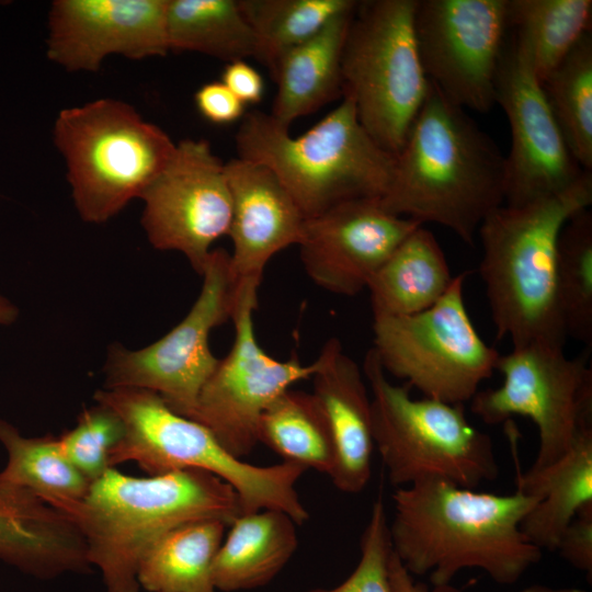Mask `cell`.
<instances>
[{"label": "cell", "instance_id": "29", "mask_svg": "<svg viewBox=\"0 0 592 592\" xmlns=\"http://www.w3.org/2000/svg\"><path fill=\"white\" fill-rule=\"evenodd\" d=\"M258 442L291 462L330 475L334 444L325 412L312 392L287 389L263 411Z\"/></svg>", "mask_w": 592, "mask_h": 592}, {"label": "cell", "instance_id": "8", "mask_svg": "<svg viewBox=\"0 0 592 592\" xmlns=\"http://www.w3.org/2000/svg\"><path fill=\"white\" fill-rule=\"evenodd\" d=\"M81 218L104 223L140 197L175 146L128 104L101 99L62 110L54 127Z\"/></svg>", "mask_w": 592, "mask_h": 592}, {"label": "cell", "instance_id": "2", "mask_svg": "<svg viewBox=\"0 0 592 592\" xmlns=\"http://www.w3.org/2000/svg\"><path fill=\"white\" fill-rule=\"evenodd\" d=\"M504 181L505 156L494 140L430 83L379 202L394 215L441 225L474 246L483 219L504 204Z\"/></svg>", "mask_w": 592, "mask_h": 592}, {"label": "cell", "instance_id": "27", "mask_svg": "<svg viewBox=\"0 0 592 592\" xmlns=\"http://www.w3.org/2000/svg\"><path fill=\"white\" fill-rule=\"evenodd\" d=\"M170 50L206 54L227 62L258 58V42L238 0H168Z\"/></svg>", "mask_w": 592, "mask_h": 592}, {"label": "cell", "instance_id": "7", "mask_svg": "<svg viewBox=\"0 0 592 592\" xmlns=\"http://www.w3.org/2000/svg\"><path fill=\"white\" fill-rule=\"evenodd\" d=\"M362 369L372 394L374 447L391 485L437 478L475 489L498 477L492 440L468 421L464 405L412 398L409 385L389 382L373 348Z\"/></svg>", "mask_w": 592, "mask_h": 592}, {"label": "cell", "instance_id": "3", "mask_svg": "<svg viewBox=\"0 0 592 592\" xmlns=\"http://www.w3.org/2000/svg\"><path fill=\"white\" fill-rule=\"evenodd\" d=\"M79 528L91 567L105 592H139L138 565L171 530L197 520L230 525L241 514L238 494L217 476L198 469L133 477L110 468L86 497L57 508Z\"/></svg>", "mask_w": 592, "mask_h": 592}, {"label": "cell", "instance_id": "1", "mask_svg": "<svg viewBox=\"0 0 592 592\" xmlns=\"http://www.w3.org/2000/svg\"><path fill=\"white\" fill-rule=\"evenodd\" d=\"M389 523L394 554L411 576L449 584L465 569H480L513 584L543 556L521 530L539 501L519 490L477 492L437 478L397 488Z\"/></svg>", "mask_w": 592, "mask_h": 592}, {"label": "cell", "instance_id": "39", "mask_svg": "<svg viewBox=\"0 0 592 592\" xmlns=\"http://www.w3.org/2000/svg\"><path fill=\"white\" fill-rule=\"evenodd\" d=\"M388 579L390 592H460L454 585H432L414 580L406 568L401 565L397 556L391 551L388 562Z\"/></svg>", "mask_w": 592, "mask_h": 592}, {"label": "cell", "instance_id": "33", "mask_svg": "<svg viewBox=\"0 0 592 592\" xmlns=\"http://www.w3.org/2000/svg\"><path fill=\"white\" fill-rule=\"evenodd\" d=\"M557 295L567 337L592 349V212L563 226L557 244Z\"/></svg>", "mask_w": 592, "mask_h": 592}, {"label": "cell", "instance_id": "41", "mask_svg": "<svg viewBox=\"0 0 592 592\" xmlns=\"http://www.w3.org/2000/svg\"><path fill=\"white\" fill-rule=\"evenodd\" d=\"M519 592H588L585 590L573 588V587H563V588H554L544 584H532L528 585Z\"/></svg>", "mask_w": 592, "mask_h": 592}, {"label": "cell", "instance_id": "13", "mask_svg": "<svg viewBox=\"0 0 592 592\" xmlns=\"http://www.w3.org/2000/svg\"><path fill=\"white\" fill-rule=\"evenodd\" d=\"M258 288L253 284L236 288L232 346L202 388L191 418L240 459L259 443L258 424L263 411L292 385L311 378L315 372V363L304 365L296 355L280 361L260 346L253 322Z\"/></svg>", "mask_w": 592, "mask_h": 592}, {"label": "cell", "instance_id": "16", "mask_svg": "<svg viewBox=\"0 0 592 592\" xmlns=\"http://www.w3.org/2000/svg\"><path fill=\"white\" fill-rule=\"evenodd\" d=\"M496 104L502 107L511 129V149L505 157L506 205H524L562 192L587 171L571 155L542 83L514 35L501 56Z\"/></svg>", "mask_w": 592, "mask_h": 592}, {"label": "cell", "instance_id": "6", "mask_svg": "<svg viewBox=\"0 0 592 592\" xmlns=\"http://www.w3.org/2000/svg\"><path fill=\"white\" fill-rule=\"evenodd\" d=\"M95 402L113 409L124 436L110 454V466L135 462L150 476L198 469L210 473L238 494L241 514L264 509L288 514L297 525L309 519L296 490L306 467L282 462L252 465L225 449L201 423L172 411L157 394L137 388H102Z\"/></svg>", "mask_w": 592, "mask_h": 592}, {"label": "cell", "instance_id": "30", "mask_svg": "<svg viewBox=\"0 0 592 592\" xmlns=\"http://www.w3.org/2000/svg\"><path fill=\"white\" fill-rule=\"evenodd\" d=\"M0 443L8 453L0 485L26 489L55 509L88 493L91 482L64 456L58 437H26L0 420Z\"/></svg>", "mask_w": 592, "mask_h": 592}, {"label": "cell", "instance_id": "21", "mask_svg": "<svg viewBox=\"0 0 592 592\" xmlns=\"http://www.w3.org/2000/svg\"><path fill=\"white\" fill-rule=\"evenodd\" d=\"M0 559L38 579L91 569L76 524L31 491L0 485Z\"/></svg>", "mask_w": 592, "mask_h": 592}, {"label": "cell", "instance_id": "22", "mask_svg": "<svg viewBox=\"0 0 592 592\" xmlns=\"http://www.w3.org/2000/svg\"><path fill=\"white\" fill-rule=\"evenodd\" d=\"M355 7L333 18L276 61L272 77L277 90L270 115L282 126L289 128L299 117L342 99L341 59Z\"/></svg>", "mask_w": 592, "mask_h": 592}, {"label": "cell", "instance_id": "9", "mask_svg": "<svg viewBox=\"0 0 592 592\" xmlns=\"http://www.w3.org/2000/svg\"><path fill=\"white\" fill-rule=\"evenodd\" d=\"M418 0L357 1L342 59V98L369 136L396 156L430 90L414 35Z\"/></svg>", "mask_w": 592, "mask_h": 592}, {"label": "cell", "instance_id": "11", "mask_svg": "<svg viewBox=\"0 0 592 592\" xmlns=\"http://www.w3.org/2000/svg\"><path fill=\"white\" fill-rule=\"evenodd\" d=\"M589 360L588 352L570 358L563 348L549 344L513 346L496 366L502 385L478 390L470 410L487 424L505 423L514 415L532 420L539 447L530 469L549 466L570 451L580 429L592 422Z\"/></svg>", "mask_w": 592, "mask_h": 592}, {"label": "cell", "instance_id": "10", "mask_svg": "<svg viewBox=\"0 0 592 592\" xmlns=\"http://www.w3.org/2000/svg\"><path fill=\"white\" fill-rule=\"evenodd\" d=\"M467 275L454 276L432 307L407 316H374L373 322V350L385 373L447 403L470 401L501 355L482 340L468 315Z\"/></svg>", "mask_w": 592, "mask_h": 592}, {"label": "cell", "instance_id": "37", "mask_svg": "<svg viewBox=\"0 0 592 592\" xmlns=\"http://www.w3.org/2000/svg\"><path fill=\"white\" fill-rule=\"evenodd\" d=\"M194 100L200 114L213 124H230L246 114V105L221 81L201 86Z\"/></svg>", "mask_w": 592, "mask_h": 592}, {"label": "cell", "instance_id": "20", "mask_svg": "<svg viewBox=\"0 0 592 592\" xmlns=\"http://www.w3.org/2000/svg\"><path fill=\"white\" fill-rule=\"evenodd\" d=\"M314 363L312 395L325 412L334 444L329 477L340 491L358 493L371 479L374 451L372 405L363 369L335 338L325 343Z\"/></svg>", "mask_w": 592, "mask_h": 592}, {"label": "cell", "instance_id": "18", "mask_svg": "<svg viewBox=\"0 0 592 592\" xmlns=\"http://www.w3.org/2000/svg\"><path fill=\"white\" fill-rule=\"evenodd\" d=\"M168 0H57L47 56L68 70L95 71L110 54L164 56Z\"/></svg>", "mask_w": 592, "mask_h": 592}, {"label": "cell", "instance_id": "38", "mask_svg": "<svg viewBox=\"0 0 592 592\" xmlns=\"http://www.w3.org/2000/svg\"><path fill=\"white\" fill-rule=\"evenodd\" d=\"M221 82L246 105L258 103L264 94V81L260 72L246 60L227 62Z\"/></svg>", "mask_w": 592, "mask_h": 592}, {"label": "cell", "instance_id": "36", "mask_svg": "<svg viewBox=\"0 0 592 592\" xmlns=\"http://www.w3.org/2000/svg\"><path fill=\"white\" fill-rule=\"evenodd\" d=\"M574 569L592 578V503L583 506L563 531L557 549Z\"/></svg>", "mask_w": 592, "mask_h": 592}, {"label": "cell", "instance_id": "28", "mask_svg": "<svg viewBox=\"0 0 592 592\" xmlns=\"http://www.w3.org/2000/svg\"><path fill=\"white\" fill-rule=\"evenodd\" d=\"M508 24L540 81L591 33V0H508Z\"/></svg>", "mask_w": 592, "mask_h": 592}, {"label": "cell", "instance_id": "34", "mask_svg": "<svg viewBox=\"0 0 592 592\" xmlns=\"http://www.w3.org/2000/svg\"><path fill=\"white\" fill-rule=\"evenodd\" d=\"M123 436L119 415L96 402L79 414L75 428L58 436V443L64 456L92 483L112 468L110 454Z\"/></svg>", "mask_w": 592, "mask_h": 592}, {"label": "cell", "instance_id": "19", "mask_svg": "<svg viewBox=\"0 0 592 592\" xmlns=\"http://www.w3.org/2000/svg\"><path fill=\"white\" fill-rule=\"evenodd\" d=\"M225 174L232 203L228 236L236 286H260L267 262L283 249L298 244L305 216L266 167L237 157L225 162Z\"/></svg>", "mask_w": 592, "mask_h": 592}, {"label": "cell", "instance_id": "31", "mask_svg": "<svg viewBox=\"0 0 592 592\" xmlns=\"http://www.w3.org/2000/svg\"><path fill=\"white\" fill-rule=\"evenodd\" d=\"M354 0H238L258 42L257 60L271 75L286 50L317 34Z\"/></svg>", "mask_w": 592, "mask_h": 592}, {"label": "cell", "instance_id": "32", "mask_svg": "<svg viewBox=\"0 0 592 592\" xmlns=\"http://www.w3.org/2000/svg\"><path fill=\"white\" fill-rule=\"evenodd\" d=\"M567 146L592 171V36L588 33L542 82Z\"/></svg>", "mask_w": 592, "mask_h": 592}, {"label": "cell", "instance_id": "25", "mask_svg": "<svg viewBox=\"0 0 592 592\" xmlns=\"http://www.w3.org/2000/svg\"><path fill=\"white\" fill-rule=\"evenodd\" d=\"M454 276L434 235L420 226L378 269L367 285L373 316H407L436 304Z\"/></svg>", "mask_w": 592, "mask_h": 592}, {"label": "cell", "instance_id": "12", "mask_svg": "<svg viewBox=\"0 0 592 592\" xmlns=\"http://www.w3.org/2000/svg\"><path fill=\"white\" fill-rule=\"evenodd\" d=\"M201 275L197 299L166 335L140 350H128L119 343L110 346L103 388L149 390L172 411L192 418L201 390L220 360L210 351L209 334L231 319L235 307L230 253L212 250Z\"/></svg>", "mask_w": 592, "mask_h": 592}, {"label": "cell", "instance_id": "5", "mask_svg": "<svg viewBox=\"0 0 592 592\" xmlns=\"http://www.w3.org/2000/svg\"><path fill=\"white\" fill-rule=\"evenodd\" d=\"M236 148L238 158L276 175L305 218L345 201L380 198L395 167V156L364 129L348 96L298 136L270 114L248 112L237 130Z\"/></svg>", "mask_w": 592, "mask_h": 592}, {"label": "cell", "instance_id": "26", "mask_svg": "<svg viewBox=\"0 0 592 592\" xmlns=\"http://www.w3.org/2000/svg\"><path fill=\"white\" fill-rule=\"evenodd\" d=\"M228 526L218 519L182 524L158 539L137 570L148 592H216L213 565Z\"/></svg>", "mask_w": 592, "mask_h": 592}, {"label": "cell", "instance_id": "35", "mask_svg": "<svg viewBox=\"0 0 592 592\" xmlns=\"http://www.w3.org/2000/svg\"><path fill=\"white\" fill-rule=\"evenodd\" d=\"M360 549V560L343 582L331 589L317 588L307 592H390L388 562L392 548L389 522L380 498L373 503Z\"/></svg>", "mask_w": 592, "mask_h": 592}, {"label": "cell", "instance_id": "24", "mask_svg": "<svg viewBox=\"0 0 592 592\" xmlns=\"http://www.w3.org/2000/svg\"><path fill=\"white\" fill-rule=\"evenodd\" d=\"M296 525L288 514L278 510L238 515L214 560L215 589L235 592L271 582L296 551Z\"/></svg>", "mask_w": 592, "mask_h": 592}, {"label": "cell", "instance_id": "15", "mask_svg": "<svg viewBox=\"0 0 592 592\" xmlns=\"http://www.w3.org/2000/svg\"><path fill=\"white\" fill-rule=\"evenodd\" d=\"M140 198L141 224L150 243L183 253L201 275L212 244L230 229L232 203L225 162L208 141L182 140Z\"/></svg>", "mask_w": 592, "mask_h": 592}, {"label": "cell", "instance_id": "17", "mask_svg": "<svg viewBox=\"0 0 592 592\" xmlns=\"http://www.w3.org/2000/svg\"><path fill=\"white\" fill-rule=\"evenodd\" d=\"M418 221L387 212L379 198H355L305 218L300 260L309 278L338 295L354 296L417 228Z\"/></svg>", "mask_w": 592, "mask_h": 592}, {"label": "cell", "instance_id": "4", "mask_svg": "<svg viewBox=\"0 0 592 592\" xmlns=\"http://www.w3.org/2000/svg\"><path fill=\"white\" fill-rule=\"evenodd\" d=\"M592 203V171L568 189L524 205H501L481 223V280L497 338L513 346L563 348L556 266L565 224Z\"/></svg>", "mask_w": 592, "mask_h": 592}, {"label": "cell", "instance_id": "14", "mask_svg": "<svg viewBox=\"0 0 592 592\" xmlns=\"http://www.w3.org/2000/svg\"><path fill=\"white\" fill-rule=\"evenodd\" d=\"M508 29V0H418L414 35L430 83L465 111L489 112Z\"/></svg>", "mask_w": 592, "mask_h": 592}, {"label": "cell", "instance_id": "40", "mask_svg": "<svg viewBox=\"0 0 592 592\" xmlns=\"http://www.w3.org/2000/svg\"><path fill=\"white\" fill-rule=\"evenodd\" d=\"M19 316V310L8 298L0 295V325L8 326L13 323Z\"/></svg>", "mask_w": 592, "mask_h": 592}, {"label": "cell", "instance_id": "23", "mask_svg": "<svg viewBox=\"0 0 592 592\" xmlns=\"http://www.w3.org/2000/svg\"><path fill=\"white\" fill-rule=\"evenodd\" d=\"M516 490L538 498L521 530L539 549L556 551L578 512L592 503V422L584 424L570 451L544 468L516 474Z\"/></svg>", "mask_w": 592, "mask_h": 592}]
</instances>
